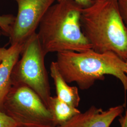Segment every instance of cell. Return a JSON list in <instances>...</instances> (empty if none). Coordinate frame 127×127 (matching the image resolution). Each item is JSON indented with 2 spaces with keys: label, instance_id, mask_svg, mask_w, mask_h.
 Returning <instances> with one entry per match:
<instances>
[{
  "label": "cell",
  "instance_id": "4fadbf2b",
  "mask_svg": "<svg viewBox=\"0 0 127 127\" xmlns=\"http://www.w3.org/2000/svg\"><path fill=\"white\" fill-rule=\"evenodd\" d=\"M119 10L127 30V0H118Z\"/></svg>",
  "mask_w": 127,
  "mask_h": 127
},
{
  "label": "cell",
  "instance_id": "7c38bea8",
  "mask_svg": "<svg viewBox=\"0 0 127 127\" xmlns=\"http://www.w3.org/2000/svg\"><path fill=\"white\" fill-rule=\"evenodd\" d=\"M18 124L13 119L4 112L0 111V127H17Z\"/></svg>",
  "mask_w": 127,
  "mask_h": 127
},
{
  "label": "cell",
  "instance_id": "ba28073f",
  "mask_svg": "<svg viewBox=\"0 0 127 127\" xmlns=\"http://www.w3.org/2000/svg\"><path fill=\"white\" fill-rule=\"evenodd\" d=\"M24 44H14L0 64V111L3 110L5 98L12 86L11 74L14 65L21 54Z\"/></svg>",
  "mask_w": 127,
  "mask_h": 127
},
{
  "label": "cell",
  "instance_id": "5b68a950",
  "mask_svg": "<svg viewBox=\"0 0 127 127\" xmlns=\"http://www.w3.org/2000/svg\"><path fill=\"white\" fill-rule=\"evenodd\" d=\"M3 111L13 119L18 126H55L50 110L34 91L24 85H12Z\"/></svg>",
  "mask_w": 127,
  "mask_h": 127
},
{
  "label": "cell",
  "instance_id": "5bb4252c",
  "mask_svg": "<svg viewBox=\"0 0 127 127\" xmlns=\"http://www.w3.org/2000/svg\"><path fill=\"white\" fill-rule=\"evenodd\" d=\"M58 2L63 0H57ZM79 4L81 5L83 8H86L90 6L93 2V0H73Z\"/></svg>",
  "mask_w": 127,
  "mask_h": 127
},
{
  "label": "cell",
  "instance_id": "9a60e30c",
  "mask_svg": "<svg viewBox=\"0 0 127 127\" xmlns=\"http://www.w3.org/2000/svg\"><path fill=\"white\" fill-rule=\"evenodd\" d=\"M119 122L121 127H127V109L124 116H121Z\"/></svg>",
  "mask_w": 127,
  "mask_h": 127
},
{
  "label": "cell",
  "instance_id": "ac0fdd59",
  "mask_svg": "<svg viewBox=\"0 0 127 127\" xmlns=\"http://www.w3.org/2000/svg\"><path fill=\"white\" fill-rule=\"evenodd\" d=\"M17 127H22V126H18ZM56 127V126H50V127Z\"/></svg>",
  "mask_w": 127,
  "mask_h": 127
},
{
  "label": "cell",
  "instance_id": "277c9868",
  "mask_svg": "<svg viewBox=\"0 0 127 127\" xmlns=\"http://www.w3.org/2000/svg\"><path fill=\"white\" fill-rule=\"evenodd\" d=\"M22 57L14 65L12 74V85L28 87L40 96L48 107L50 88L45 65L46 55L42 49L37 32L25 43Z\"/></svg>",
  "mask_w": 127,
  "mask_h": 127
},
{
  "label": "cell",
  "instance_id": "3957f363",
  "mask_svg": "<svg viewBox=\"0 0 127 127\" xmlns=\"http://www.w3.org/2000/svg\"><path fill=\"white\" fill-rule=\"evenodd\" d=\"M65 81L75 82L80 89L88 90L106 75L116 77L127 91V75L123 71L125 61L113 52L99 53L90 49L82 52L57 53L56 61Z\"/></svg>",
  "mask_w": 127,
  "mask_h": 127
},
{
  "label": "cell",
  "instance_id": "d6986e66",
  "mask_svg": "<svg viewBox=\"0 0 127 127\" xmlns=\"http://www.w3.org/2000/svg\"></svg>",
  "mask_w": 127,
  "mask_h": 127
},
{
  "label": "cell",
  "instance_id": "8fae6325",
  "mask_svg": "<svg viewBox=\"0 0 127 127\" xmlns=\"http://www.w3.org/2000/svg\"><path fill=\"white\" fill-rule=\"evenodd\" d=\"M15 17L12 15H0V28L5 35L9 36Z\"/></svg>",
  "mask_w": 127,
  "mask_h": 127
},
{
  "label": "cell",
  "instance_id": "2e32d148",
  "mask_svg": "<svg viewBox=\"0 0 127 127\" xmlns=\"http://www.w3.org/2000/svg\"><path fill=\"white\" fill-rule=\"evenodd\" d=\"M8 52V49L0 47V64L2 62Z\"/></svg>",
  "mask_w": 127,
  "mask_h": 127
},
{
  "label": "cell",
  "instance_id": "7a4b0ae2",
  "mask_svg": "<svg viewBox=\"0 0 127 127\" xmlns=\"http://www.w3.org/2000/svg\"><path fill=\"white\" fill-rule=\"evenodd\" d=\"M80 22L93 50L113 52L127 60V30L117 0H93L92 4L82 9Z\"/></svg>",
  "mask_w": 127,
  "mask_h": 127
},
{
  "label": "cell",
  "instance_id": "30bf717a",
  "mask_svg": "<svg viewBox=\"0 0 127 127\" xmlns=\"http://www.w3.org/2000/svg\"><path fill=\"white\" fill-rule=\"evenodd\" d=\"M48 108L53 116L55 126L63 124L81 113L77 108L69 105L57 96H50Z\"/></svg>",
  "mask_w": 127,
  "mask_h": 127
},
{
  "label": "cell",
  "instance_id": "52a82bcc",
  "mask_svg": "<svg viewBox=\"0 0 127 127\" xmlns=\"http://www.w3.org/2000/svg\"><path fill=\"white\" fill-rule=\"evenodd\" d=\"M124 110L123 105L112 107L106 111L92 106L84 113L81 112L56 127H110L116 118L121 116Z\"/></svg>",
  "mask_w": 127,
  "mask_h": 127
},
{
  "label": "cell",
  "instance_id": "8992f818",
  "mask_svg": "<svg viewBox=\"0 0 127 127\" xmlns=\"http://www.w3.org/2000/svg\"><path fill=\"white\" fill-rule=\"evenodd\" d=\"M18 12L9 37L11 45L25 44L36 32L41 19L55 0H14Z\"/></svg>",
  "mask_w": 127,
  "mask_h": 127
},
{
  "label": "cell",
  "instance_id": "e0dca14e",
  "mask_svg": "<svg viewBox=\"0 0 127 127\" xmlns=\"http://www.w3.org/2000/svg\"><path fill=\"white\" fill-rule=\"evenodd\" d=\"M123 71L125 74H127V60L125 61V64H124V67L123 69Z\"/></svg>",
  "mask_w": 127,
  "mask_h": 127
},
{
  "label": "cell",
  "instance_id": "6da1fadb",
  "mask_svg": "<svg viewBox=\"0 0 127 127\" xmlns=\"http://www.w3.org/2000/svg\"><path fill=\"white\" fill-rule=\"evenodd\" d=\"M83 8L73 0H63L52 5L47 10L37 33L46 55L52 52H82L92 49L81 28Z\"/></svg>",
  "mask_w": 127,
  "mask_h": 127
},
{
  "label": "cell",
  "instance_id": "9c48e42d",
  "mask_svg": "<svg viewBox=\"0 0 127 127\" xmlns=\"http://www.w3.org/2000/svg\"><path fill=\"white\" fill-rule=\"evenodd\" d=\"M50 71L56 87L57 96L69 105L77 108L81 100L78 88L68 85L59 72L56 62L50 64Z\"/></svg>",
  "mask_w": 127,
  "mask_h": 127
}]
</instances>
